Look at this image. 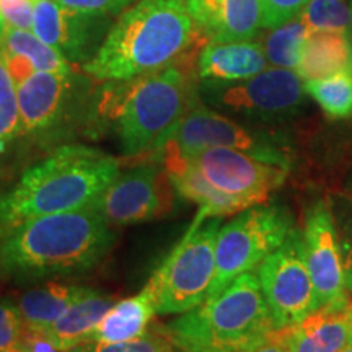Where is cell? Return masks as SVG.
I'll return each instance as SVG.
<instances>
[{"label":"cell","instance_id":"obj_20","mask_svg":"<svg viewBox=\"0 0 352 352\" xmlns=\"http://www.w3.org/2000/svg\"><path fill=\"white\" fill-rule=\"evenodd\" d=\"M113 305L114 298L85 289V292L70 303L67 310L47 329V338L63 352L90 342L96 324Z\"/></svg>","mask_w":352,"mask_h":352},{"label":"cell","instance_id":"obj_3","mask_svg":"<svg viewBox=\"0 0 352 352\" xmlns=\"http://www.w3.org/2000/svg\"><path fill=\"white\" fill-rule=\"evenodd\" d=\"M120 175V164L87 145H64L33 165L0 197V235L39 215L94 204Z\"/></svg>","mask_w":352,"mask_h":352},{"label":"cell","instance_id":"obj_38","mask_svg":"<svg viewBox=\"0 0 352 352\" xmlns=\"http://www.w3.org/2000/svg\"><path fill=\"white\" fill-rule=\"evenodd\" d=\"M6 352H26L23 347H20V346H15V347H12V349H8V351H6Z\"/></svg>","mask_w":352,"mask_h":352},{"label":"cell","instance_id":"obj_30","mask_svg":"<svg viewBox=\"0 0 352 352\" xmlns=\"http://www.w3.org/2000/svg\"><path fill=\"white\" fill-rule=\"evenodd\" d=\"M23 331L25 323L19 305H15L10 298H2L0 300V352L19 346Z\"/></svg>","mask_w":352,"mask_h":352},{"label":"cell","instance_id":"obj_40","mask_svg":"<svg viewBox=\"0 0 352 352\" xmlns=\"http://www.w3.org/2000/svg\"><path fill=\"white\" fill-rule=\"evenodd\" d=\"M349 191H351V196H352V178H351V183H349Z\"/></svg>","mask_w":352,"mask_h":352},{"label":"cell","instance_id":"obj_35","mask_svg":"<svg viewBox=\"0 0 352 352\" xmlns=\"http://www.w3.org/2000/svg\"><path fill=\"white\" fill-rule=\"evenodd\" d=\"M245 352H290L289 346L285 344V341L280 336L279 329H272L266 338H263L261 341L256 344L246 349Z\"/></svg>","mask_w":352,"mask_h":352},{"label":"cell","instance_id":"obj_14","mask_svg":"<svg viewBox=\"0 0 352 352\" xmlns=\"http://www.w3.org/2000/svg\"><path fill=\"white\" fill-rule=\"evenodd\" d=\"M101 215L114 226H132L155 217L160 210L158 171L140 165L118 178L95 202Z\"/></svg>","mask_w":352,"mask_h":352},{"label":"cell","instance_id":"obj_22","mask_svg":"<svg viewBox=\"0 0 352 352\" xmlns=\"http://www.w3.org/2000/svg\"><path fill=\"white\" fill-rule=\"evenodd\" d=\"M155 315L151 292L144 287L139 296L121 300L109 308L96 324L90 342H122L145 334Z\"/></svg>","mask_w":352,"mask_h":352},{"label":"cell","instance_id":"obj_25","mask_svg":"<svg viewBox=\"0 0 352 352\" xmlns=\"http://www.w3.org/2000/svg\"><path fill=\"white\" fill-rule=\"evenodd\" d=\"M307 36L308 28L300 15L276 28H271L261 43L267 63L274 67L297 70Z\"/></svg>","mask_w":352,"mask_h":352},{"label":"cell","instance_id":"obj_6","mask_svg":"<svg viewBox=\"0 0 352 352\" xmlns=\"http://www.w3.org/2000/svg\"><path fill=\"white\" fill-rule=\"evenodd\" d=\"M220 217L195 219L186 235L145 285L155 314L178 315L201 305L215 276Z\"/></svg>","mask_w":352,"mask_h":352},{"label":"cell","instance_id":"obj_21","mask_svg":"<svg viewBox=\"0 0 352 352\" xmlns=\"http://www.w3.org/2000/svg\"><path fill=\"white\" fill-rule=\"evenodd\" d=\"M352 69V34L341 32L308 33L296 72L303 82L318 80Z\"/></svg>","mask_w":352,"mask_h":352},{"label":"cell","instance_id":"obj_37","mask_svg":"<svg viewBox=\"0 0 352 352\" xmlns=\"http://www.w3.org/2000/svg\"><path fill=\"white\" fill-rule=\"evenodd\" d=\"M6 32H7V25H6V21H3L2 15H0V43H2L3 36H6Z\"/></svg>","mask_w":352,"mask_h":352},{"label":"cell","instance_id":"obj_4","mask_svg":"<svg viewBox=\"0 0 352 352\" xmlns=\"http://www.w3.org/2000/svg\"><path fill=\"white\" fill-rule=\"evenodd\" d=\"M272 329L258 274L250 271L170 321L165 336L182 352H245Z\"/></svg>","mask_w":352,"mask_h":352},{"label":"cell","instance_id":"obj_13","mask_svg":"<svg viewBox=\"0 0 352 352\" xmlns=\"http://www.w3.org/2000/svg\"><path fill=\"white\" fill-rule=\"evenodd\" d=\"M113 16L64 7L57 0H34L33 32L69 63L85 64L104 41Z\"/></svg>","mask_w":352,"mask_h":352},{"label":"cell","instance_id":"obj_16","mask_svg":"<svg viewBox=\"0 0 352 352\" xmlns=\"http://www.w3.org/2000/svg\"><path fill=\"white\" fill-rule=\"evenodd\" d=\"M74 91V74L34 72L16 87L21 131L51 129L60 118Z\"/></svg>","mask_w":352,"mask_h":352},{"label":"cell","instance_id":"obj_27","mask_svg":"<svg viewBox=\"0 0 352 352\" xmlns=\"http://www.w3.org/2000/svg\"><path fill=\"white\" fill-rule=\"evenodd\" d=\"M308 33L349 30L351 7L346 0H310L300 12Z\"/></svg>","mask_w":352,"mask_h":352},{"label":"cell","instance_id":"obj_23","mask_svg":"<svg viewBox=\"0 0 352 352\" xmlns=\"http://www.w3.org/2000/svg\"><path fill=\"white\" fill-rule=\"evenodd\" d=\"M85 287L64 284H47L44 287L30 290L20 297L19 308L25 328L32 331L46 333L54 321L77 300Z\"/></svg>","mask_w":352,"mask_h":352},{"label":"cell","instance_id":"obj_31","mask_svg":"<svg viewBox=\"0 0 352 352\" xmlns=\"http://www.w3.org/2000/svg\"><path fill=\"white\" fill-rule=\"evenodd\" d=\"M310 0H261L263 28H276L296 19Z\"/></svg>","mask_w":352,"mask_h":352},{"label":"cell","instance_id":"obj_15","mask_svg":"<svg viewBox=\"0 0 352 352\" xmlns=\"http://www.w3.org/2000/svg\"><path fill=\"white\" fill-rule=\"evenodd\" d=\"M189 15L210 41H252L263 28L261 0H184Z\"/></svg>","mask_w":352,"mask_h":352},{"label":"cell","instance_id":"obj_18","mask_svg":"<svg viewBox=\"0 0 352 352\" xmlns=\"http://www.w3.org/2000/svg\"><path fill=\"white\" fill-rule=\"evenodd\" d=\"M267 69L261 43L210 41L201 50L197 72L202 82L233 83L252 78Z\"/></svg>","mask_w":352,"mask_h":352},{"label":"cell","instance_id":"obj_7","mask_svg":"<svg viewBox=\"0 0 352 352\" xmlns=\"http://www.w3.org/2000/svg\"><path fill=\"white\" fill-rule=\"evenodd\" d=\"M294 228L292 215L283 206H253L220 227L215 241V276L208 297L258 267Z\"/></svg>","mask_w":352,"mask_h":352},{"label":"cell","instance_id":"obj_43","mask_svg":"<svg viewBox=\"0 0 352 352\" xmlns=\"http://www.w3.org/2000/svg\"><path fill=\"white\" fill-rule=\"evenodd\" d=\"M349 2H352V0H349Z\"/></svg>","mask_w":352,"mask_h":352},{"label":"cell","instance_id":"obj_19","mask_svg":"<svg viewBox=\"0 0 352 352\" xmlns=\"http://www.w3.org/2000/svg\"><path fill=\"white\" fill-rule=\"evenodd\" d=\"M164 164L170 183L175 191L184 199L196 202L199 206V212L196 219L208 220L214 217L222 219L223 215L239 214L246 208L233 197L223 195L217 188H214L195 165L189 164L182 153H178L170 145H164Z\"/></svg>","mask_w":352,"mask_h":352},{"label":"cell","instance_id":"obj_8","mask_svg":"<svg viewBox=\"0 0 352 352\" xmlns=\"http://www.w3.org/2000/svg\"><path fill=\"white\" fill-rule=\"evenodd\" d=\"M164 145H170L182 155L208 147H228L287 170L292 164V148L283 135L252 129L204 107L184 113Z\"/></svg>","mask_w":352,"mask_h":352},{"label":"cell","instance_id":"obj_11","mask_svg":"<svg viewBox=\"0 0 352 352\" xmlns=\"http://www.w3.org/2000/svg\"><path fill=\"white\" fill-rule=\"evenodd\" d=\"M183 157L214 188L241 202L246 209L266 202L272 191L283 186L289 173L287 168L228 147H208Z\"/></svg>","mask_w":352,"mask_h":352},{"label":"cell","instance_id":"obj_32","mask_svg":"<svg viewBox=\"0 0 352 352\" xmlns=\"http://www.w3.org/2000/svg\"><path fill=\"white\" fill-rule=\"evenodd\" d=\"M34 0H0V15L7 28L33 30Z\"/></svg>","mask_w":352,"mask_h":352},{"label":"cell","instance_id":"obj_42","mask_svg":"<svg viewBox=\"0 0 352 352\" xmlns=\"http://www.w3.org/2000/svg\"><path fill=\"white\" fill-rule=\"evenodd\" d=\"M347 307H349V310L352 311V302H349V305H347Z\"/></svg>","mask_w":352,"mask_h":352},{"label":"cell","instance_id":"obj_44","mask_svg":"<svg viewBox=\"0 0 352 352\" xmlns=\"http://www.w3.org/2000/svg\"><path fill=\"white\" fill-rule=\"evenodd\" d=\"M351 72H352V69H351Z\"/></svg>","mask_w":352,"mask_h":352},{"label":"cell","instance_id":"obj_36","mask_svg":"<svg viewBox=\"0 0 352 352\" xmlns=\"http://www.w3.org/2000/svg\"><path fill=\"white\" fill-rule=\"evenodd\" d=\"M344 280H346V290L347 294L352 296V245L347 250L346 258H344Z\"/></svg>","mask_w":352,"mask_h":352},{"label":"cell","instance_id":"obj_41","mask_svg":"<svg viewBox=\"0 0 352 352\" xmlns=\"http://www.w3.org/2000/svg\"><path fill=\"white\" fill-rule=\"evenodd\" d=\"M342 352H352V346H349L346 351H342Z\"/></svg>","mask_w":352,"mask_h":352},{"label":"cell","instance_id":"obj_28","mask_svg":"<svg viewBox=\"0 0 352 352\" xmlns=\"http://www.w3.org/2000/svg\"><path fill=\"white\" fill-rule=\"evenodd\" d=\"M21 121L16 98V85L0 59V145L20 134Z\"/></svg>","mask_w":352,"mask_h":352},{"label":"cell","instance_id":"obj_26","mask_svg":"<svg viewBox=\"0 0 352 352\" xmlns=\"http://www.w3.org/2000/svg\"><path fill=\"white\" fill-rule=\"evenodd\" d=\"M305 94L310 95L318 107L331 120H351L352 118V72L303 82Z\"/></svg>","mask_w":352,"mask_h":352},{"label":"cell","instance_id":"obj_34","mask_svg":"<svg viewBox=\"0 0 352 352\" xmlns=\"http://www.w3.org/2000/svg\"><path fill=\"white\" fill-rule=\"evenodd\" d=\"M20 347H23L26 352H63L47 338L46 333L32 331V329L25 328L21 334Z\"/></svg>","mask_w":352,"mask_h":352},{"label":"cell","instance_id":"obj_33","mask_svg":"<svg viewBox=\"0 0 352 352\" xmlns=\"http://www.w3.org/2000/svg\"><path fill=\"white\" fill-rule=\"evenodd\" d=\"M57 2L72 10L114 16L134 6L138 0H57Z\"/></svg>","mask_w":352,"mask_h":352},{"label":"cell","instance_id":"obj_24","mask_svg":"<svg viewBox=\"0 0 352 352\" xmlns=\"http://www.w3.org/2000/svg\"><path fill=\"white\" fill-rule=\"evenodd\" d=\"M0 47L12 54L23 56L36 69V72H72L70 63L59 51L34 34L33 30L7 28Z\"/></svg>","mask_w":352,"mask_h":352},{"label":"cell","instance_id":"obj_5","mask_svg":"<svg viewBox=\"0 0 352 352\" xmlns=\"http://www.w3.org/2000/svg\"><path fill=\"white\" fill-rule=\"evenodd\" d=\"M108 90L100 113L114 122L121 151L127 157L164 147L186 113L189 83L186 72L176 64L116 82Z\"/></svg>","mask_w":352,"mask_h":352},{"label":"cell","instance_id":"obj_29","mask_svg":"<svg viewBox=\"0 0 352 352\" xmlns=\"http://www.w3.org/2000/svg\"><path fill=\"white\" fill-rule=\"evenodd\" d=\"M67 352H171V342L166 336L142 334L122 342H85Z\"/></svg>","mask_w":352,"mask_h":352},{"label":"cell","instance_id":"obj_2","mask_svg":"<svg viewBox=\"0 0 352 352\" xmlns=\"http://www.w3.org/2000/svg\"><path fill=\"white\" fill-rule=\"evenodd\" d=\"M199 33L184 0H138L114 21L83 70L107 82L147 76L175 64Z\"/></svg>","mask_w":352,"mask_h":352},{"label":"cell","instance_id":"obj_39","mask_svg":"<svg viewBox=\"0 0 352 352\" xmlns=\"http://www.w3.org/2000/svg\"><path fill=\"white\" fill-rule=\"evenodd\" d=\"M349 33L352 34V2H351V26H349Z\"/></svg>","mask_w":352,"mask_h":352},{"label":"cell","instance_id":"obj_9","mask_svg":"<svg viewBox=\"0 0 352 352\" xmlns=\"http://www.w3.org/2000/svg\"><path fill=\"white\" fill-rule=\"evenodd\" d=\"M303 80L296 70L272 67L233 83L202 82V96L215 108L263 122L296 116L305 103Z\"/></svg>","mask_w":352,"mask_h":352},{"label":"cell","instance_id":"obj_10","mask_svg":"<svg viewBox=\"0 0 352 352\" xmlns=\"http://www.w3.org/2000/svg\"><path fill=\"white\" fill-rule=\"evenodd\" d=\"M258 279L276 328L292 327L318 310L303 233L298 228L259 264Z\"/></svg>","mask_w":352,"mask_h":352},{"label":"cell","instance_id":"obj_12","mask_svg":"<svg viewBox=\"0 0 352 352\" xmlns=\"http://www.w3.org/2000/svg\"><path fill=\"white\" fill-rule=\"evenodd\" d=\"M305 259L320 308H346L349 305L344 261H342L336 226L328 202L320 201L308 210L303 228Z\"/></svg>","mask_w":352,"mask_h":352},{"label":"cell","instance_id":"obj_17","mask_svg":"<svg viewBox=\"0 0 352 352\" xmlns=\"http://www.w3.org/2000/svg\"><path fill=\"white\" fill-rule=\"evenodd\" d=\"M290 352H342L352 346L349 307L320 308L292 327L277 328Z\"/></svg>","mask_w":352,"mask_h":352},{"label":"cell","instance_id":"obj_1","mask_svg":"<svg viewBox=\"0 0 352 352\" xmlns=\"http://www.w3.org/2000/svg\"><path fill=\"white\" fill-rule=\"evenodd\" d=\"M114 243L108 220L95 204L39 215L2 235L0 271L16 283L94 267Z\"/></svg>","mask_w":352,"mask_h":352}]
</instances>
